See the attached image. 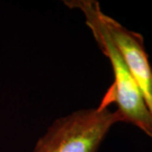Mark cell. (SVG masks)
<instances>
[{"label": "cell", "instance_id": "3957f363", "mask_svg": "<svg viewBox=\"0 0 152 152\" xmlns=\"http://www.w3.org/2000/svg\"><path fill=\"white\" fill-rule=\"evenodd\" d=\"M101 17L152 114V68L145 48L144 37L140 33L128 30L103 12Z\"/></svg>", "mask_w": 152, "mask_h": 152}, {"label": "cell", "instance_id": "6da1fadb", "mask_svg": "<svg viewBox=\"0 0 152 152\" xmlns=\"http://www.w3.org/2000/svg\"><path fill=\"white\" fill-rule=\"evenodd\" d=\"M64 3L69 8L78 9L85 15L86 25L91 30L98 47L111 63L114 82L102 102L107 106L116 104L117 112L122 117L123 122L138 127L152 140V114L104 25L99 3L96 0H65Z\"/></svg>", "mask_w": 152, "mask_h": 152}, {"label": "cell", "instance_id": "7a4b0ae2", "mask_svg": "<svg viewBox=\"0 0 152 152\" xmlns=\"http://www.w3.org/2000/svg\"><path fill=\"white\" fill-rule=\"evenodd\" d=\"M123 122L116 111L101 102L55 120L37 142L33 152H97L112 126Z\"/></svg>", "mask_w": 152, "mask_h": 152}]
</instances>
